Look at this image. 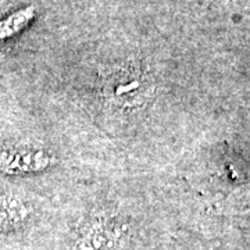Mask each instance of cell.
Listing matches in <instances>:
<instances>
[{"mask_svg": "<svg viewBox=\"0 0 250 250\" xmlns=\"http://www.w3.org/2000/svg\"><path fill=\"white\" fill-rule=\"evenodd\" d=\"M102 92L108 104L132 110L146 104L154 93L152 77L135 64L116 65L103 74Z\"/></svg>", "mask_w": 250, "mask_h": 250, "instance_id": "cell-1", "label": "cell"}, {"mask_svg": "<svg viewBox=\"0 0 250 250\" xmlns=\"http://www.w3.org/2000/svg\"><path fill=\"white\" fill-rule=\"evenodd\" d=\"M11 202L10 199L0 197V227H9L20 220L17 207Z\"/></svg>", "mask_w": 250, "mask_h": 250, "instance_id": "cell-2", "label": "cell"}]
</instances>
